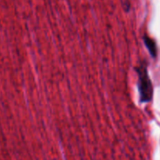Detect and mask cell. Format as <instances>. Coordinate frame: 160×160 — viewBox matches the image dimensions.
<instances>
[{
	"label": "cell",
	"instance_id": "cell-2",
	"mask_svg": "<svg viewBox=\"0 0 160 160\" xmlns=\"http://www.w3.org/2000/svg\"><path fill=\"white\" fill-rule=\"evenodd\" d=\"M145 45H146V46L148 47V49L149 50L152 56L153 57H155L156 55V43L148 37H145Z\"/></svg>",
	"mask_w": 160,
	"mask_h": 160
},
{
	"label": "cell",
	"instance_id": "cell-1",
	"mask_svg": "<svg viewBox=\"0 0 160 160\" xmlns=\"http://www.w3.org/2000/svg\"><path fill=\"white\" fill-rule=\"evenodd\" d=\"M138 73V88L142 102H148L152 97V87L146 68L141 66L137 70Z\"/></svg>",
	"mask_w": 160,
	"mask_h": 160
}]
</instances>
